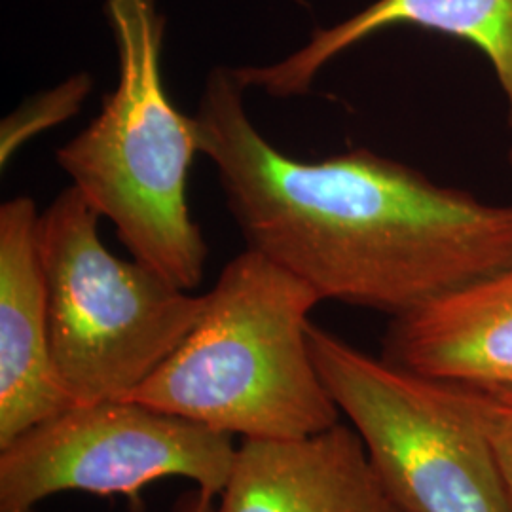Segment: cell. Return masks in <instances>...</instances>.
Segmentation results:
<instances>
[{"mask_svg": "<svg viewBox=\"0 0 512 512\" xmlns=\"http://www.w3.org/2000/svg\"><path fill=\"white\" fill-rule=\"evenodd\" d=\"M219 512H389L363 440L336 423L298 440H243Z\"/></svg>", "mask_w": 512, "mask_h": 512, "instance_id": "9c48e42d", "label": "cell"}, {"mask_svg": "<svg viewBox=\"0 0 512 512\" xmlns=\"http://www.w3.org/2000/svg\"><path fill=\"white\" fill-rule=\"evenodd\" d=\"M382 357L450 384L512 387V260L395 315Z\"/></svg>", "mask_w": 512, "mask_h": 512, "instance_id": "30bf717a", "label": "cell"}, {"mask_svg": "<svg viewBox=\"0 0 512 512\" xmlns=\"http://www.w3.org/2000/svg\"><path fill=\"white\" fill-rule=\"evenodd\" d=\"M105 16L118 84L55 158L133 258L192 291L209 256L186 196L202 152L196 116L177 109L165 90L164 14L158 0H105Z\"/></svg>", "mask_w": 512, "mask_h": 512, "instance_id": "3957f363", "label": "cell"}, {"mask_svg": "<svg viewBox=\"0 0 512 512\" xmlns=\"http://www.w3.org/2000/svg\"><path fill=\"white\" fill-rule=\"evenodd\" d=\"M232 67L207 74L196 110L247 249L321 300L401 315L512 260V203L433 183L366 148L304 162L275 148L245 109Z\"/></svg>", "mask_w": 512, "mask_h": 512, "instance_id": "6da1fadb", "label": "cell"}, {"mask_svg": "<svg viewBox=\"0 0 512 512\" xmlns=\"http://www.w3.org/2000/svg\"><path fill=\"white\" fill-rule=\"evenodd\" d=\"M308 342L395 511L512 512L465 385L372 357L313 323Z\"/></svg>", "mask_w": 512, "mask_h": 512, "instance_id": "5b68a950", "label": "cell"}, {"mask_svg": "<svg viewBox=\"0 0 512 512\" xmlns=\"http://www.w3.org/2000/svg\"><path fill=\"white\" fill-rule=\"evenodd\" d=\"M92 76L88 73L73 74L65 82L21 103L18 110L2 120L0 126V165L14 158V154L29 139L50 128L59 126L78 114L92 92Z\"/></svg>", "mask_w": 512, "mask_h": 512, "instance_id": "8fae6325", "label": "cell"}, {"mask_svg": "<svg viewBox=\"0 0 512 512\" xmlns=\"http://www.w3.org/2000/svg\"><path fill=\"white\" fill-rule=\"evenodd\" d=\"M389 512H397V511H395V509H393V507H391V509H389Z\"/></svg>", "mask_w": 512, "mask_h": 512, "instance_id": "5bb4252c", "label": "cell"}, {"mask_svg": "<svg viewBox=\"0 0 512 512\" xmlns=\"http://www.w3.org/2000/svg\"><path fill=\"white\" fill-rule=\"evenodd\" d=\"M321 300L253 249L205 294L194 330L126 401L243 440H298L340 423L308 342Z\"/></svg>", "mask_w": 512, "mask_h": 512, "instance_id": "7a4b0ae2", "label": "cell"}, {"mask_svg": "<svg viewBox=\"0 0 512 512\" xmlns=\"http://www.w3.org/2000/svg\"><path fill=\"white\" fill-rule=\"evenodd\" d=\"M215 499L219 497L207 494L200 488H192L175 501L171 512H219Z\"/></svg>", "mask_w": 512, "mask_h": 512, "instance_id": "4fadbf2b", "label": "cell"}, {"mask_svg": "<svg viewBox=\"0 0 512 512\" xmlns=\"http://www.w3.org/2000/svg\"><path fill=\"white\" fill-rule=\"evenodd\" d=\"M73 184L40 215L37 247L55 368L73 404L124 401L198 325L205 294L112 255Z\"/></svg>", "mask_w": 512, "mask_h": 512, "instance_id": "277c9868", "label": "cell"}, {"mask_svg": "<svg viewBox=\"0 0 512 512\" xmlns=\"http://www.w3.org/2000/svg\"><path fill=\"white\" fill-rule=\"evenodd\" d=\"M471 403L490 442L512 507V387H469Z\"/></svg>", "mask_w": 512, "mask_h": 512, "instance_id": "7c38bea8", "label": "cell"}, {"mask_svg": "<svg viewBox=\"0 0 512 512\" xmlns=\"http://www.w3.org/2000/svg\"><path fill=\"white\" fill-rule=\"evenodd\" d=\"M37 205H0V446L73 401L59 380L37 247Z\"/></svg>", "mask_w": 512, "mask_h": 512, "instance_id": "52a82bcc", "label": "cell"}, {"mask_svg": "<svg viewBox=\"0 0 512 512\" xmlns=\"http://www.w3.org/2000/svg\"><path fill=\"white\" fill-rule=\"evenodd\" d=\"M393 27L456 38L486 55L507 101L512 133V0H376L336 25L317 27L304 46L275 63L232 69L245 90L275 99L306 95L330 61Z\"/></svg>", "mask_w": 512, "mask_h": 512, "instance_id": "ba28073f", "label": "cell"}, {"mask_svg": "<svg viewBox=\"0 0 512 512\" xmlns=\"http://www.w3.org/2000/svg\"><path fill=\"white\" fill-rule=\"evenodd\" d=\"M236 454L234 437L145 404H71L0 446V512H35L63 492L141 509V492L171 476L219 497Z\"/></svg>", "mask_w": 512, "mask_h": 512, "instance_id": "8992f818", "label": "cell"}]
</instances>
